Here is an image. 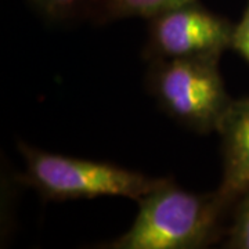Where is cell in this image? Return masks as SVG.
<instances>
[{
  "mask_svg": "<svg viewBox=\"0 0 249 249\" xmlns=\"http://www.w3.org/2000/svg\"><path fill=\"white\" fill-rule=\"evenodd\" d=\"M224 237V248L249 249V190L234 204L231 223Z\"/></svg>",
  "mask_w": 249,
  "mask_h": 249,
  "instance_id": "obj_7",
  "label": "cell"
},
{
  "mask_svg": "<svg viewBox=\"0 0 249 249\" xmlns=\"http://www.w3.org/2000/svg\"><path fill=\"white\" fill-rule=\"evenodd\" d=\"M231 49L249 62V0L241 21L234 27Z\"/></svg>",
  "mask_w": 249,
  "mask_h": 249,
  "instance_id": "obj_9",
  "label": "cell"
},
{
  "mask_svg": "<svg viewBox=\"0 0 249 249\" xmlns=\"http://www.w3.org/2000/svg\"><path fill=\"white\" fill-rule=\"evenodd\" d=\"M147 57L150 60L220 58L232 45L229 19L198 1H191L148 19Z\"/></svg>",
  "mask_w": 249,
  "mask_h": 249,
  "instance_id": "obj_4",
  "label": "cell"
},
{
  "mask_svg": "<svg viewBox=\"0 0 249 249\" xmlns=\"http://www.w3.org/2000/svg\"><path fill=\"white\" fill-rule=\"evenodd\" d=\"M25 169L21 180L50 201L122 196L139 201L163 178H151L114 163L80 160L18 142Z\"/></svg>",
  "mask_w": 249,
  "mask_h": 249,
  "instance_id": "obj_2",
  "label": "cell"
},
{
  "mask_svg": "<svg viewBox=\"0 0 249 249\" xmlns=\"http://www.w3.org/2000/svg\"><path fill=\"white\" fill-rule=\"evenodd\" d=\"M148 89L170 118L198 133L216 132L232 101L219 58L152 60Z\"/></svg>",
  "mask_w": 249,
  "mask_h": 249,
  "instance_id": "obj_3",
  "label": "cell"
},
{
  "mask_svg": "<svg viewBox=\"0 0 249 249\" xmlns=\"http://www.w3.org/2000/svg\"><path fill=\"white\" fill-rule=\"evenodd\" d=\"M132 226L104 249H201L224 235L223 217L231 208L217 190L190 193L162 178L142 196Z\"/></svg>",
  "mask_w": 249,
  "mask_h": 249,
  "instance_id": "obj_1",
  "label": "cell"
},
{
  "mask_svg": "<svg viewBox=\"0 0 249 249\" xmlns=\"http://www.w3.org/2000/svg\"><path fill=\"white\" fill-rule=\"evenodd\" d=\"M196 0H98L93 16L100 22L126 18H151Z\"/></svg>",
  "mask_w": 249,
  "mask_h": 249,
  "instance_id": "obj_6",
  "label": "cell"
},
{
  "mask_svg": "<svg viewBox=\"0 0 249 249\" xmlns=\"http://www.w3.org/2000/svg\"><path fill=\"white\" fill-rule=\"evenodd\" d=\"M222 139L219 196L230 206L249 190V97L232 100L216 130Z\"/></svg>",
  "mask_w": 249,
  "mask_h": 249,
  "instance_id": "obj_5",
  "label": "cell"
},
{
  "mask_svg": "<svg viewBox=\"0 0 249 249\" xmlns=\"http://www.w3.org/2000/svg\"><path fill=\"white\" fill-rule=\"evenodd\" d=\"M43 16L55 21H67L93 11L98 0H31Z\"/></svg>",
  "mask_w": 249,
  "mask_h": 249,
  "instance_id": "obj_8",
  "label": "cell"
}]
</instances>
